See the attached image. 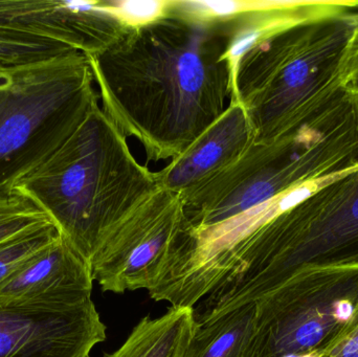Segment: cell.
Listing matches in <instances>:
<instances>
[{"label":"cell","mask_w":358,"mask_h":357,"mask_svg":"<svg viewBox=\"0 0 358 357\" xmlns=\"http://www.w3.org/2000/svg\"><path fill=\"white\" fill-rule=\"evenodd\" d=\"M90 266L109 233L159 190L155 172L136 161L127 136L96 104L73 136L15 184Z\"/></svg>","instance_id":"7a4b0ae2"},{"label":"cell","mask_w":358,"mask_h":357,"mask_svg":"<svg viewBox=\"0 0 358 357\" xmlns=\"http://www.w3.org/2000/svg\"><path fill=\"white\" fill-rule=\"evenodd\" d=\"M233 262L198 303L204 321L254 303L304 268L358 263V167L304 189L259 222Z\"/></svg>","instance_id":"277c9868"},{"label":"cell","mask_w":358,"mask_h":357,"mask_svg":"<svg viewBox=\"0 0 358 357\" xmlns=\"http://www.w3.org/2000/svg\"><path fill=\"white\" fill-rule=\"evenodd\" d=\"M254 143V132L239 103L229 106L195 142L161 171L159 189L181 194L229 167Z\"/></svg>","instance_id":"7c38bea8"},{"label":"cell","mask_w":358,"mask_h":357,"mask_svg":"<svg viewBox=\"0 0 358 357\" xmlns=\"http://www.w3.org/2000/svg\"><path fill=\"white\" fill-rule=\"evenodd\" d=\"M50 224L48 216L14 188L0 191V245Z\"/></svg>","instance_id":"e0dca14e"},{"label":"cell","mask_w":358,"mask_h":357,"mask_svg":"<svg viewBox=\"0 0 358 357\" xmlns=\"http://www.w3.org/2000/svg\"><path fill=\"white\" fill-rule=\"evenodd\" d=\"M194 326L193 308L171 307L159 318L143 319L125 343L105 357H183Z\"/></svg>","instance_id":"4fadbf2b"},{"label":"cell","mask_w":358,"mask_h":357,"mask_svg":"<svg viewBox=\"0 0 358 357\" xmlns=\"http://www.w3.org/2000/svg\"><path fill=\"white\" fill-rule=\"evenodd\" d=\"M73 52L60 42L0 25V64H29Z\"/></svg>","instance_id":"9a60e30c"},{"label":"cell","mask_w":358,"mask_h":357,"mask_svg":"<svg viewBox=\"0 0 358 357\" xmlns=\"http://www.w3.org/2000/svg\"><path fill=\"white\" fill-rule=\"evenodd\" d=\"M180 195L159 189L109 233L92 261L103 291L124 293L157 286L185 224Z\"/></svg>","instance_id":"ba28073f"},{"label":"cell","mask_w":358,"mask_h":357,"mask_svg":"<svg viewBox=\"0 0 358 357\" xmlns=\"http://www.w3.org/2000/svg\"><path fill=\"white\" fill-rule=\"evenodd\" d=\"M87 58L103 110L150 161L185 152L231 100L233 66L220 22L182 12L173 0L165 16Z\"/></svg>","instance_id":"6da1fadb"},{"label":"cell","mask_w":358,"mask_h":357,"mask_svg":"<svg viewBox=\"0 0 358 357\" xmlns=\"http://www.w3.org/2000/svg\"><path fill=\"white\" fill-rule=\"evenodd\" d=\"M106 339L92 299L76 305H0V357H90Z\"/></svg>","instance_id":"9c48e42d"},{"label":"cell","mask_w":358,"mask_h":357,"mask_svg":"<svg viewBox=\"0 0 358 357\" xmlns=\"http://www.w3.org/2000/svg\"><path fill=\"white\" fill-rule=\"evenodd\" d=\"M255 303L248 357H321L358 306V263L304 268Z\"/></svg>","instance_id":"52a82bcc"},{"label":"cell","mask_w":358,"mask_h":357,"mask_svg":"<svg viewBox=\"0 0 358 357\" xmlns=\"http://www.w3.org/2000/svg\"><path fill=\"white\" fill-rule=\"evenodd\" d=\"M358 63V8L288 27L250 46L233 67L254 143L285 136L346 89Z\"/></svg>","instance_id":"5b68a950"},{"label":"cell","mask_w":358,"mask_h":357,"mask_svg":"<svg viewBox=\"0 0 358 357\" xmlns=\"http://www.w3.org/2000/svg\"><path fill=\"white\" fill-rule=\"evenodd\" d=\"M61 238L54 224H46L0 245V284Z\"/></svg>","instance_id":"2e32d148"},{"label":"cell","mask_w":358,"mask_h":357,"mask_svg":"<svg viewBox=\"0 0 358 357\" xmlns=\"http://www.w3.org/2000/svg\"><path fill=\"white\" fill-rule=\"evenodd\" d=\"M85 54L0 64V191L48 161L99 104Z\"/></svg>","instance_id":"8992f818"},{"label":"cell","mask_w":358,"mask_h":357,"mask_svg":"<svg viewBox=\"0 0 358 357\" xmlns=\"http://www.w3.org/2000/svg\"><path fill=\"white\" fill-rule=\"evenodd\" d=\"M92 268L62 237L0 284V305H76L92 299Z\"/></svg>","instance_id":"8fae6325"},{"label":"cell","mask_w":358,"mask_h":357,"mask_svg":"<svg viewBox=\"0 0 358 357\" xmlns=\"http://www.w3.org/2000/svg\"><path fill=\"white\" fill-rule=\"evenodd\" d=\"M256 312L254 302L234 308L206 324L195 322L183 357H248Z\"/></svg>","instance_id":"5bb4252c"},{"label":"cell","mask_w":358,"mask_h":357,"mask_svg":"<svg viewBox=\"0 0 358 357\" xmlns=\"http://www.w3.org/2000/svg\"><path fill=\"white\" fill-rule=\"evenodd\" d=\"M347 88L350 89L351 92H355V96L358 98V63L355 71H353L352 75H351L350 81H349Z\"/></svg>","instance_id":"ffe728a7"},{"label":"cell","mask_w":358,"mask_h":357,"mask_svg":"<svg viewBox=\"0 0 358 357\" xmlns=\"http://www.w3.org/2000/svg\"><path fill=\"white\" fill-rule=\"evenodd\" d=\"M0 25L60 42L87 57L106 52L131 29L108 1L0 0Z\"/></svg>","instance_id":"30bf717a"},{"label":"cell","mask_w":358,"mask_h":357,"mask_svg":"<svg viewBox=\"0 0 358 357\" xmlns=\"http://www.w3.org/2000/svg\"><path fill=\"white\" fill-rule=\"evenodd\" d=\"M321 357H358V306L340 337Z\"/></svg>","instance_id":"d6986e66"},{"label":"cell","mask_w":358,"mask_h":357,"mask_svg":"<svg viewBox=\"0 0 358 357\" xmlns=\"http://www.w3.org/2000/svg\"><path fill=\"white\" fill-rule=\"evenodd\" d=\"M108 4L127 27L136 29L165 16L169 0H113Z\"/></svg>","instance_id":"ac0fdd59"},{"label":"cell","mask_w":358,"mask_h":357,"mask_svg":"<svg viewBox=\"0 0 358 357\" xmlns=\"http://www.w3.org/2000/svg\"><path fill=\"white\" fill-rule=\"evenodd\" d=\"M358 167V98L346 89L281 138L252 143L222 171L181 193L202 232Z\"/></svg>","instance_id":"3957f363"}]
</instances>
